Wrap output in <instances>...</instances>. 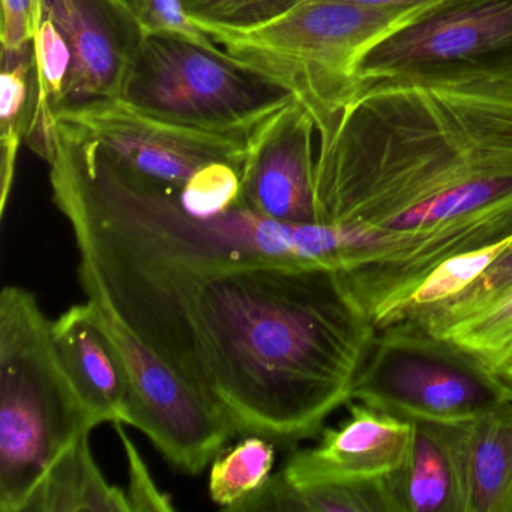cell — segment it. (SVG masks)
<instances>
[{
	"mask_svg": "<svg viewBox=\"0 0 512 512\" xmlns=\"http://www.w3.org/2000/svg\"><path fill=\"white\" fill-rule=\"evenodd\" d=\"M131 2H133L134 5H136L137 0H131Z\"/></svg>",
	"mask_w": 512,
	"mask_h": 512,
	"instance_id": "obj_28",
	"label": "cell"
},
{
	"mask_svg": "<svg viewBox=\"0 0 512 512\" xmlns=\"http://www.w3.org/2000/svg\"><path fill=\"white\" fill-rule=\"evenodd\" d=\"M103 314L130 377L127 425L145 433L176 469L202 472L238 434L235 427L127 326L106 310Z\"/></svg>",
	"mask_w": 512,
	"mask_h": 512,
	"instance_id": "obj_8",
	"label": "cell"
},
{
	"mask_svg": "<svg viewBox=\"0 0 512 512\" xmlns=\"http://www.w3.org/2000/svg\"><path fill=\"white\" fill-rule=\"evenodd\" d=\"M307 0H182L185 13L200 31L245 32L281 19Z\"/></svg>",
	"mask_w": 512,
	"mask_h": 512,
	"instance_id": "obj_22",
	"label": "cell"
},
{
	"mask_svg": "<svg viewBox=\"0 0 512 512\" xmlns=\"http://www.w3.org/2000/svg\"><path fill=\"white\" fill-rule=\"evenodd\" d=\"M179 197L194 217L223 214L241 203V170L227 163L209 164L185 184Z\"/></svg>",
	"mask_w": 512,
	"mask_h": 512,
	"instance_id": "obj_23",
	"label": "cell"
},
{
	"mask_svg": "<svg viewBox=\"0 0 512 512\" xmlns=\"http://www.w3.org/2000/svg\"><path fill=\"white\" fill-rule=\"evenodd\" d=\"M293 100L289 89L215 43L172 32L146 34L119 97L152 118L235 136H248Z\"/></svg>",
	"mask_w": 512,
	"mask_h": 512,
	"instance_id": "obj_5",
	"label": "cell"
},
{
	"mask_svg": "<svg viewBox=\"0 0 512 512\" xmlns=\"http://www.w3.org/2000/svg\"><path fill=\"white\" fill-rule=\"evenodd\" d=\"M52 328L68 373L101 422L128 424L130 377L103 310L88 299L52 320Z\"/></svg>",
	"mask_w": 512,
	"mask_h": 512,
	"instance_id": "obj_13",
	"label": "cell"
},
{
	"mask_svg": "<svg viewBox=\"0 0 512 512\" xmlns=\"http://www.w3.org/2000/svg\"><path fill=\"white\" fill-rule=\"evenodd\" d=\"M512 400V389L455 344L415 323L377 329L352 401L406 421L461 424Z\"/></svg>",
	"mask_w": 512,
	"mask_h": 512,
	"instance_id": "obj_7",
	"label": "cell"
},
{
	"mask_svg": "<svg viewBox=\"0 0 512 512\" xmlns=\"http://www.w3.org/2000/svg\"><path fill=\"white\" fill-rule=\"evenodd\" d=\"M434 337L455 344L512 389V292Z\"/></svg>",
	"mask_w": 512,
	"mask_h": 512,
	"instance_id": "obj_19",
	"label": "cell"
},
{
	"mask_svg": "<svg viewBox=\"0 0 512 512\" xmlns=\"http://www.w3.org/2000/svg\"><path fill=\"white\" fill-rule=\"evenodd\" d=\"M103 424L68 373L34 293H0V512H28L59 460Z\"/></svg>",
	"mask_w": 512,
	"mask_h": 512,
	"instance_id": "obj_3",
	"label": "cell"
},
{
	"mask_svg": "<svg viewBox=\"0 0 512 512\" xmlns=\"http://www.w3.org/2000/svg\"><path fill=\"white\" fill-rule=\"evenodd\" d=\"M121 422L115 424L116 433L124 445L128 466L127 497L131 512H167L175 511L172 499L160 490L143 461L136 443L130 439Z\"/></svg>",
	"mask_w": 512,
	"mask_h": 512,
	"instance_id": "obj_24",
	"label": "cell"
},
{
	"mask_svg": "<svg viewBox=\"0 0 512 512\" xmlns=\"http://www.w3.org/2000/svg\"><path fill=\"white\" fill-rule=\"evenodd\" d=\"M419 11L307 0L268 25L211 38L289 89L310 113L320 136L358 95L356 67L362 55Z\"/></svg>",
	"mask_w": 512,
	"mask_h": 512,
	"instance_id": "obj_4",
	"label": "cell"
},
{
	"mask_svg": "<svg viewBox=\"0 0 512 512\" xmlns=\"http://www.w3.org/2000/svg\"><path fill=\"white\" fill-rule=\"evenodd\" d=\"M40 0H2V50L17 52L34 40Z\"/></svg>",
	"mask_w": 512,
	"mask_h": 512,
	"instance_id": "obj_26",
	"label": "cell"
},
{
	"mask_svg": "<svg viewBox=\"0 0 512 512\" xmlns=\"http://www.w3.org/2000/svg\"><path fill=\"white\" fill-rule=\"evenodd\" d=\"M349 416L323 428L317 445L296 449L280 470L295 487L353 484L386 478L403 466L412 442V422L365 404H347Z\"/></svg>",
	"mask_w": 512,
	"mask_h": 512,
	"instance_id": "obj_12",
	"label": "cell"
},
{
	"mask_svg": "<svg viewBox=\"0 0 512 512\" xmlns=\"http://www.w3.org/2000/svg\"><path fill=\"white\" fill-rule=\"evenodd\" d=\"M58 121L76 125L136 172L179 191L209 164L227 163L241 170L247 152V136L170 124L119 100L92 104Z\"/></svg>",
	"mask_w": 512,
	"mask_h": 512,
	"instance_id": "obj_9",
	"label": "cell"
},
{
	"mask_svg": "<svg viewBox=\"0 0 512 512\" xmlns=\"http://www.w3.org/2000/svg\"><path fill=\"white\" fill-rule=\"evenodd\" d=\"M319 224L347 236L340 271L377 329L449 260L512 236V85L377 86L320 134Z\"/></svg>",
	"mask_w": 512,
	"mask_h": 512,
	"instance_id": "obj_2",
	"label": "cell"
},
{
	"mask_svg": "<svg viewBox=\"0 0 512 512\" xmlns=\"http://www.w3.org/2000/svg\"><path fill=\"white\" fill-rule=\"evenodd\" d=\"M275 443L260 436H245L232 448H224L212 460L209 494L226 511L260 490L271 478Z\"/></svg>",
	"mask_w": 512,
	"mask_h": 512,
	"instance_id": "obj_20",
	"label": "cell"
},
{
	"mask_svg": "<svg viewBox=\"0 0 512 512\" xmlns=\"http://www.w3.org/2000/svg\"><path fill=\"white\" fill-rule=\"evenodd\" d=\"M509 512H512V502H511V509H509Z\"/></svg>",
	"mask_w": 512,
	"mask_h": 512,
	"instance_id": "obj_29",
	"label": "cell"
},
{
	"mask_svg": "<svg viewBox=\"0 0 512 512\" xmlns=\"http://www.w3.org/2000/svg\"><path fill=\"white\" fill-rule=\"evenodd\" d=\"M356 77L359 92L377 86L512 85V0H439L422 8L362 55Z\"/></svg>",
	"mask_w": 512,
	"mask_h": 512,
	"instance_id": "obj_6",
	"label": "cell"
},
{
	"mask_svg": "<svg viewBox=\"0 0 512 512\" xmlns=\"http://www.w3.org/2000/svg\"><path fill=\"white\" fill-rule=\"evenodd\" d=\"M37 104L34 49L2 50L0 58V214L7 211L20 146L26 142Z\"/></svg>",
	"mask_w": 512,
	"mask_h": 512,
	"instance_id": "obj_18",
	"label": "cell"
},
{
	"mask_svg": "<svg viewBox=\"0 0 512 512\" xmlns=\"http://www.w3.org/2000/svg\"><path fill=\"white\" fill-rule=\"evenodd\" d=\"M233 512H398L388 476L353 484H316L295 487L272 475L253 496Z\"/></svg>",
	"mask_w": 512,
	"mask_h": 512,
	"instance_id": "obj_16",
	"label": "cell"
},
{
	"mask_svg": "<svg viewBox=\"0 0 512 512\" xmlns=\"http://www.w3.org/2000/svg\"><path fill=\"white\" fill-rule=\"evenodd\" d=\"M28 512H131V508L127 491L110 484L85 437L50 470Z\"/></svg>",
	"mask_w": 512,
	"mask_h": 512,
	"instance_id": "obj_17",
	"label": "cell"
},
{
	"mask_svg": "<svg viewBox=\"0 0 512 512\" xmlns=\"http://www.w3.org/2000/svg\"><path fill=\"white\" fill-rule=\"evenodd\" d=\"M466 512H509L512 502V400L463 422Z\"/></svg>",
	"mask_w": 512,
	"mask_h": 512,
	"instance_id": "obj_15",
	"label": "cell"
},
{
	"mask_svg": "<svg viewBox=\"0 0 512 512\" xmlns=\"http://www.w3.org/2000/svg\"><path fill=\"white\" fill-rule=\"evenodd\" d=\"M70 47V82L56 119L121 97L146 32L131 0H40Z\"/></svg>",
	"mask_w": 512,
	"mask_h": 512,
	"instance_id": "obj_10",
	"label": "cell"
},
{
	"mask_svg": "<svg viewBox=\"0 0 512 512\" xmlns=\"http://www.w3.org/2000/svg\"><path fill=\"white\" fill-rule=\"evenodd\" d=\"M326 2L355 5V7L371 8V10L418 11L436 4L439 0H326Z\"/></svg>",
	"mask_w": 512,
	"mask_h": 512,
	"instance_id": "obj_27",
	"label": "cell"
},
{
	"mask_svg": "<svg viewBox=\"0 0 512 512\" xmlns=\"http://www.w3.org/2000/svg\"><path fill=\"white\" fill-rule=\"evenodd\" d=\"M512 292V242L469 286L445 301L419 308L403 320L415 323L431 335L467 319ZM400 320V322H403Z\"/></svg>",
	"mask_w": 512,
	"mask_h": 512,
	"instance_id": "obj_21",
	"label": "cell"
},
{
	"mask_svg": "<svg viewBox=\"0 0 512 512\" xmlns=\"http://www.w3.org/2000/svg\"><path fill=\"white\" fill-rule=\"evenodd\" d=\"M314 133L313 118L298 100L250 131L241 167V205L281 223H317Z\"/></svg>",
	"mask_w": 512,
	"mask_h": 512,
	"instance_id": "obj_11",
	"label": "cell"
},
{
	"mask_svg": "<svg viewBox=\"0 0 512 512\" xmlns=\"http://www.w3.org/2000/svg\"><path fill=\"white\" fill-rule=\"evenodd\" d=\"M412 427L406 460L388 476L398 512H466L463 422Z\"/></svg>",
	"mask_w": 512,
	"mask_h": 512,
	"instance_id": "obj_14",
	"label": "cell"
},
{
	"mask_svg": "<svg viewBox=\"0 0 512 512\" xmlns=\"http://www.w3.org/2000/svg\"><path fill=\"white\" fill-rule=\"evenodd\" d=\"M137 13L146 32H172L185 35L200 43H214L211 37L200 31L185 13L182 0H137Z\"/></svg>",
	"mask_w": 512,
	"mask_h": 512,
	"instance_id": "obj_25",
	"label": "cell"
},
{
	"mask_svg": "<svg viewBox=\"0 0 512 512\" xmlns=\"http://www.w3.org/2000/svg\"><path fill=\"white\" fill-rule=\"evenodd\" d=\"M89 301L127 326L242 436L292 446L352 401L377 328L340 269L185 268L79 251Z\"/></svg>",
	"mask_w": 512,
	"mask_h": 512,
	"instance_id": "obj_1",
	"label": "cell"
}]
</instances>
